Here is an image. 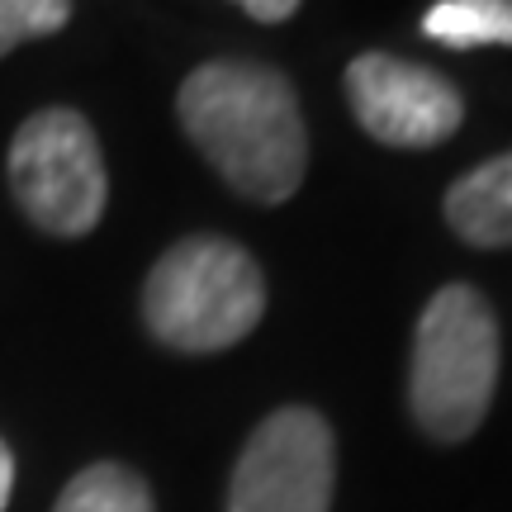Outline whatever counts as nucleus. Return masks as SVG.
Wrapping results in <instances>:
<instances>
[{"mask_svg": "<svg viewBox=\"0 0 512 512\" xmlns=\"http://www.w3.org/2000/svg\"><path fill=\"white\" fill-rule=\"evenodd\" d=\"M337 484L332 427L313 408H275L242 446L228 512H328Z\"/></svg>", "mask_w": 512, "mask_h": 512, "instance_id": "obj_5", "label": "nucleus"}, {"mask_svg": "<svg viewBox=\"0 0 512 512\" xmlns=\"http://www.w3.org/2000/svg\"><path fill=\"white\" fill-rule=\"evenodd\" d=\"M238 5L261 24H280V19H290L299 10V0H238Z\"/></svg>", "mask_w": 512, "mask_h": 512, "instance_id": "obj_11", "label": "nucleus"}, {"mask_svg": "<svg viewBox=\"0 0 512 512\" xmlns=\"http://www.w3.org/2000/svg\"><path fill=\"white\" fill-rule=\"evenodd\" d=\"M347 100L356 124L389 147H437L465 119V100L446 76L389 53H361L351 62Z\"/></svg>", "mask_w": 512, "mask_h": 512, "instance_id": "obj_6", "label": "nucleus"}, {"mask_svg": "<svg viewBox=\"0 0 512 512\" xmlns=\"http://www.w3.org/2000/svg\"><path fill=\"white\" fill-rule=\"evenodd\" d=\"M10 190L53 238H86L110 200L95 128L76 110H38L10 143Z\"/></svg>", "mask_w": 512, "mask_h": 512, "instance_id": "obj_4", "label": "nucleus"}, {"mask_svg": "<svg viewBox=\"0 0 512 512\" xmlns=\"http://www.w3.org/2000/svg\"><path fill=\"white\" fill-rule=\"evenodd\" d=\"M176 114L238 195L280 204L299 190L309 166V133L294 86L275 67L204 62L185 76Z\"/></svg>", "mask_w": 512, "mask_h": 512, "instance_id": "obj_1", "label": "nucleus"}, {"mask_svg": "<svg viewBox=\"0 0 512 512\" xmlns=\"http://www.w3.org/2000/svg\"><path fill=\"white\" fill-rule=\"evenodd\" d=\"M266 280L252 252L228 238H181L152 266L143 318L176 351H228L261 323Z\"/></svg>", "mask_w": 512, "mask_h": 512, "instance_id": "obj_3", "label": "nucleus"}, {"mask_svg": "<svg viewBox=\"0 0 512 512\" xmlns=\"http://www.w3.org/2000/svg\"><path fill=\"white\" fill-rule=\"evenodd\" d=\"M53 512H152V494L128 465L100 460L62 489Z\"/></svg>", "mask_w": 512, "mask_h": 512, "instance_id": "obj_9", "label": "nucleus"}, {"mask_svg": "<svg viewBox=\"0 0 512 512\" xmlns=\"http://www.w3.org/2000/svg\"><path fill=\"white\" fill-rule=\"evenodd\" d=\"M67 19H72V0H0V57L29 38L57 34Z\"/></svg>", "mask_w": 512, "mask_h": 512, "instance_id": "obj_10", "label": "nucleus"}, {"mask_svg": "<svg viewBox=\"0 0 512 512\" xmlns=\"http://www.w3.org/2000/svg\"><path fill=\"white\" fill-rule=\"evenodd\" d=\"M10 494H15V456H10V446L0 441V512H5Z\"/></svg>", "mask_w": 512, "mask_h": 512, "instance_id": "obj_12", "label": "nucleus"}, {"mask_svg": "<svg viewBox=\"0 0 512 512\" xmlns=\"http://www.w3.org/2000/svg\"><path fill=\"white\" fill-rule=\"evenodd\" d=\"M446 223L470 247H512V152L465 171L446 190Z\"/></svg>", "mask_w": 512, "mask_h": 512, "instance_id": "obj_7", "label": "nucleus"}, {"mask_svg": "<svg viewBox=\"0 0 512 512\" xmlns=\"http://www.w3.org/2000/svg\"><path fill=\"white\" fill-rule=\"evenodd\" d=\"M422 34L446 48H512V0H437L422 15Z\"/></svg>", "mask_w": 512, "mask_h": 512, "instance_id": "obj_8", "label": "nucleus"}, {"mask_svg": "<svg viewBox=\"0 0 512 512\" xmlns=\"http://www.w3.org/2000/svg\"><path fill=\"white\" fill-rule=\"evenodd\" d=\"M498 389V318L475 285H446L427 299L413 332L408 408L427 437L465 441Z\"/></svg>", "mask_w": 512, "mask_h": 512, "instance_id": "obj_2", "label": "nucleus"}]
</instances>
